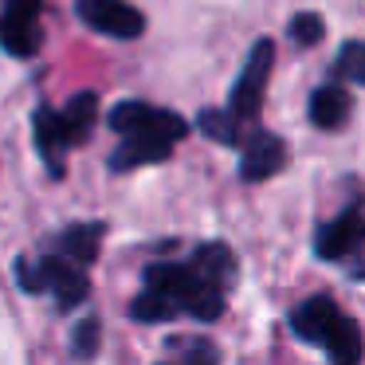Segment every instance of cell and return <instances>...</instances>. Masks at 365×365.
<instances>
[{
    "mask_svg": "<svg viewBox=\"0 0 365 365\" xmlns=\"http://www.w3.org/2000/svg\"><path fill=\"white\" fill-rule=\"evenodd\" d=\"M307 114L318 130H334V126H341L346 114H349V95L341 87H334V83H326V87H318L314 95H310Z\"/></svg>",
    "mask_w": 365,
    "mask_h": 365,
    "instance_id": "obj_14",
    "label": "cell"
},
{
    "mask_svg": "<svg viewBox=\"0 0 365 365\" xmlns=\"http://www.w3.org/2000/svg\"><path fill=\"white\" fill-rule=\"evenodd\" d=\"M173 153L169 142H158V138H122V145L110 153V169L114 173H130L138 165H158Z\"/></svg>",
    "mask_w": 365,
    "mask_h": 365,
    "instance_id": "obj_11",
    "label": "cell"
},
{
    "mask_svg": "<svg viewBox=\"0 0 365 365\" xmlns=\"http://www.w3.org/2000/svg\"><path fill=\"white\" fill-rule=\"evenodd\" d=\"M192 267H197L208 283L220 287V291H228V287L236 283V255L224 244H200L197 252H192Z\"/></svg>",
    "mask_w": 365,
    "mask_h": 365,
    "instance_id": "obj_13",
    "label": "cell"
},
{
    "mask_svg": "<svg viewBox=\"0 0 365 365\" xmlns=\"http://www.w3.org/2000/svg\"><path fill=\"white\" fill-rule=\"evenodd\" d=\"M98 341H103V326H98V318H83V322L75 326V334H71V349H75V357L91 361V357L98 354Z\"/></svg>",
    "mask_w": 365,
    "mask_h": 365,
    "instance_id": "obj_20",
    "label": "cell"
},
{
    "mask_svg": "<svg viewBox=\"0 0 365 365\" xmlns=\"http://www.w3.org/2000/svg\"><path fill=\"white\" fill-rule=\"evenodd\" d=\"M334 71H338L341 79H349V83H361V87H365V43H361V40H349V43H341L338 59H334Z\"/></svg>",
    "mask_w": 365,
    "mask_h": 365,
    "instance_id": "obj_19",
    "label": "cell"
},
{
    "mask_svg": "<svg viewBox=\"0 0 365 365\" xmlns=\"http://www.w3.org/2000/svg\"><path fill=\"white\" fill-rule=\"evenodd\" d=\"M173 314H177V310L169 307V302L161 299V294H153V291H142L134 302H130V318H134V322H145V326H153V322H169Z\"/></svg>",
    "mask_w": 365,
    "mask_h": 365,
    "instance_id": "obj_18",
    "label": "cell"
},
{
    "mask_svg": "<svg viewBox=\"0 0 365 365\" xmlns=\"http://www.w3.org/2000/svg\"><path fill=\"white\" fill-rule=\"evenodd\" d=\"M16 279L28 294H56L59 310H75L79 302H87L91 283L83 275L79 263L63 259V255H43V259H16Z\"/></svg>",
    "mask_w": 365,
    "mask_h": 365,
    "instance_id": "obj_2",
    "label": "cell"
},
{
    "mask_svg": "<svg viewBox=\"0 0 365 365\" xmlns=\"http://www.w3.org/2000/svg\"><path fill=\"white\" fill-rule=\"evenodd\" d=\"M106 236V224H75V228L59 232L56 247L63 259L79 263V267H91V263L98 259V244H103Z\"/></svg>",
    "mask_w": 365,
    "mask_h": 365,
    "instance_id": "obj_12",
    "label": "cell"
},
{
    "mask_svg": "<svg viewBox=\"0 0 365 365\" xmlns=\"http://www.w3.org/2000/svg\"><path fill=\"white\" fill-rule=\"evenodd\" d=\"M189 354H185V365H220V354H216V346L212 341H200V338H192V341H181Z\"/></svg>",
    "mask_w": 365,
    "mask_h": 365,
    "instance_id": "obj_22",
    "label": "cell"
},
{
    "mask_svg": "<svg viewBox=\"0 0 365 365\" xmlns=\"http://www.w3.org/2000/svg\"><path fill=\"white\" fill-rule=\"evenodd\" d=\"M322 349L330 354V365H357V361H361V330H357L354 318L341 314Z\"/></svg>",
    "mask_w": 365,
    "mask_h": 365,
    "instance_id": "obj_15",
    "label": "cell"
},
{
    "mask_svg": "<svg viewBox=\"0 0 365 365\" xmlns=\"http://www.w3.org/2000/svg\"><path fill=\"white\" fill-rule=\"evenodd\" d=\"M32 126H36V150H40L43 165L51 169V177H63V153L71 150V138H67V130H63L59 110L40 106V110L32 114Z\"/></svg>",
    "mask_w": 365,
    "mask_h": 365,
    "instance_id": "obj_10",
    "label": "cell"
},
{
    "mask_svg": "<svg viewBox=\"0 0 365 365\" xmlns=\"http://www.w3.org/2000/svg\"><path fill=\"white\" fill-rule=\"evenodd\" d=\"M322 32H326V24L314 16V12H299V16L287 24V36H291L299 48H314V43L322 40Z\"/></svg>",
    "mask_w": 365,
    "mask_h": 365,
    "instance_id": "obj_21",
    "label": "cell"
},
{
    "mask_svg": "<svg viewBox=\"0 0 365 365\" xmlns=\"http://www.w3.org/2000/svg\"><path fill=\"white\" fill-rule=\"evenodd\" d=\"M197 126H200V134H208L220 145H240V138H244V122H240L228 106H224V110H200Z\"/></svg>",
    "mask_w": 365,
    "mask_h": 365,
    "instance_id": "obj_17",
    "label": "cell"
},
{
    "mask_svg": "<svg viewBox=\"0 0 365 365\" xmlns=\"http://www.w3.org/2000/svg\"><path fill=\"white\" fill-rule=\"evenodd\" d=\"M75 12L87 28L114 40H138L145 32V16L130 9L126 0H75Z\"/></svg>",
    "mask_w": 365,
    "mask_h": 365,
    "instance_id": "obj_6",
    "label": "cell"
},
{
    "mask_svg": "<svg viewBox=\"0 0 365 365\" xmlns=\"http://www.w3.org/2000/svg\"><path fill=\"white\" fill-rule=\"evenodd\" d=\"M43 0H4L0 9V48L16 59H32L43 43L40 32Z\"/></svg>",
    "mask_w": 365,
    "mask_h": 365,
    "instance_id": "obj_5",
    "label": "cell"
},
{
    "mask_svg": "<svg viewBox=\"0 0 365 365\" xmlns=\"http://www.w3.org/2000/svg\"><path fill=\"white\" fill-rule=\"evenodd\" d=\"M106 122H110V130L122 134V138H158V142H169V145H177L185 134H189V126H185L181 114L158 110V106L138 103V98L118 103L110 114H106Z\"/></svg>",
    "mask_w": 365,
    "mask_h": 365,
    "instance_id": "obj_3",
    "label": "cell"
},
{
    "mask_svg": "<svg viewBox=\"0 0 365 365\" xmlns=\"http://www.w3.org/2000/svg\"><path fill=\"white\" fill-rule=\"evenodd\" d=\"M59 118H63V130H67V138H71V145H83L91 138L95 118H98V98L91 95V91H83V95H75L71 103H67V110H59Z\"/></svg>",
    "mask_w": 365,
    "mask_h": 365,
    "instance_id": "obj_16",
    "label": "cell"
},
{
    "mask_svg": "<svg viewBox=\"0 0 365 365\" xmlns=\"http://www.w3.org/2000/svg\"><path fill=\"white\" fill-rule=\"evenodd\" d=\"M145 291L161 294L177 314H192L197 322H216L224 314V291L208 283L192 263H150Z\"/></svg>",
    "mask_w": 365,
    "mask_h": 365,
    "instance_id": "obj_1",
    "label": "cell"
},
{
    "mask_svg": "<svg viewBox=\"0 0 365 365\" xmlns=\"http://www.w3.org/2000/svg\"><path fill=\"white\" fill-rule=\"evenodd\" d=\"M338 318H341V310L334 307V299L314 294V299L299 302V307L287 314V322H291V334H294V338L310 341V346H326V338L334 334Z\"/></svg>",
    "mask_w": 365,
    "mask_h": 365,
    "instance_id": "obj_9",
    "label": "cell"
},
{
    "mask_svg": "<svg viewBox=\"0 0 365 365\" xmlns=\"http://www.w3.org/2000/svg\"><path fill=\"white\" fill-rule=\"evenodd\" d=\"M361 244H365V216L357 205H349L341 216H334V220H326L322 228H318L314 255L326 263H341V259L361 252Z\"/></svg>",
    "mask_w": 365,
    "mask_h": 365,
    "instance_id": "obj_7",
    "label": "cell"
},
{
    "mask_svg": "<svg viewBox=\"0 0 365 365\" xmlns=\"http://www.w3.org/2000/svg\"><path fill=\"white\" fill-rule=\"evenodd\" d=\"M287 145L267 130H252L247 138H240V177L244 181H267L283 169Z\"/></svg>",
    "mask_w": 365,
    "mask_h": 365,
    "instance_id": "obj_8",
    "label": "cell"
},
{
    "mask_svg": "<svg viewBox=\"0 0 365 365\" xmlns=\"http://www.w3.org/2000/svg\"><path fill=\"white\" fill-rule=\"evenodd\" d=\"M271 63H275V43L263 36V40L252 43V51H247V59H244V71H240L236 83H232V95H228V110L236 114L240 122H252L255 110H259Z\"/></svg>",
    "mask_w": 365,
    "mask_h": 365,
    "instance_id": "obj_4",
    "label": "cell"
}]
</instances>
